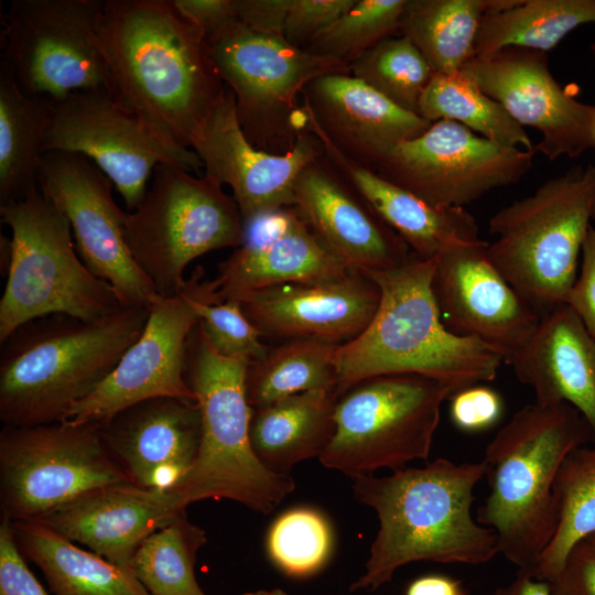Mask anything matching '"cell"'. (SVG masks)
<instances>
[{"mask_svg":"<svg viewBox=\"0 0 595 595\" xmlns=\"http://www.w3.org/2000/svg\"><path fill=\"white\" fill-rule=\"evenodd\" d=\"M96 42L119 106L192 149L227 89L201 31L171 0H105Z\"/></svg>","mask_w":595,"mask_h":595,"instance_id":"6da1fadb","label":"cell"},{"mask_svg":"<svg viewBox=\"0 0 595 595\" xmlns=\"http://www.w3.org/2000/svg\"><path fill=\"white\" fill-rule=\"evenodd\" d=\"M483 462L436 458L387 476L353 479L356 498L377 515L379 528L364 573L350 591H375L409 563L480 565L499 553L496 533L472 513Z\"/></svg>","mask_w":595,"mask_h":595,"instance_id":"7a4b0ae2","label":"cell"},{"mask_svg":"<svg viewBox=\"0 0 595 595\" xmlns=\"http://www.w3.org/2000/svg\"><path fill=\"white\" fill-rule=\"evenodd\" d=\"M149 310L120 307L95 321L52 314L18 327L0 343L2 424L64 422L138 339Z\"/></svg>","mask_w":595,"mask_h":595,"instance_id":"3957f363","label":"cell"},{"mask_svg":"<svg viewBox=\"0 0 595 595\" xmlns=\"http://www.w3.org/2000/svg\"><path fill=\"white\" fill-rule=\"evenodd\" d=\"M435 262L411 252L396 267L366 272L378 284L380 301L367 328L336 350L337 394L381 375H420L455 392L496 378L502 357L443 324L431 286Z\"/></svg>","mask_w":595,"mask_h":595,"instance_id":"277c9868","label":"cell"},{"mask_svg":"<svg viewBox=\"0 0 595 595\" xmlns=\"http://www.w3.org/2000/svg\"><path fill=\"white\" fill-rule=\"evenodd\" d=\"M588 442L591 430L573 407L534 401L487 444L482 462L489 494L476 520L496 533L499 553L518 571H531L551 543L556 476L565 457Z\"/></svg>","mask_w":595,"mask_h":595,"instance_id":"5b68a950","label":"cell"},{"mask_svg":"<svg viewBox=\"0 0 595 595\" xmlns=\"http://www.w3.org/2000/svg\"><path fill=\"white\" fill-rule=\"evenodd\" d=\"M249 364L219 355L199 322L188 336L184 376L196 397L202 436L193 467L172 488L185 508L204 499H229L267 515L295 489L290 475L269 470L252 451Z\"/></svg>","mask_w":595,"mask_h":595,"instance_id":"8992f818","label":"cell"},{"mask_svg":"<svg viewBox=\"0 0 595 595\" xmlns=\"http://www.w3.org/2000/svg\"><path fill=\"white\" fill-rule=\"evenodd\" d=\"M595 205V165L575 166L489 220L488 255L542 317L565 304Z\"/></svg>","mask_w":595,"mask_h":595,"instance_id":"52a82bcc","label":"cell"},{"mask_svg":"<svg viewBox=\"0 0 595 595\" xmlns=\"http://www.w3.org/2000/svg\"><path fill=\"white\" fill-rule=\"evenodd\" d=\"M0 217L11 230L0 300V343L39 317L67 314L95 321L122 307L112 288L86 268L69 220L40 188L0 205Z\"/></svg>","mask_w":595,"mask_h":595,"instance_id":"ba28073f","label":"cell"},{"mask_svg":"<svg viewBox=\"0 0 595 595\" xmlns=\"http://www.w3.org/2000/svg\"><path fill=\"white\" fill-rule=\"evenodd\" d=\"M209 56L232 91L239 123L258 149L284 154L309 132L303 106L305 87L349 66L312 54L284 37L257 33L234 20L206 40Z\"/></svg>","mask_w":595,"mask_h":595,"instance_id":"9c48e42d","label":"cell"},{"mask_svg":"<svg viewBox=\"0 0 595 595\" xmlns=\"http://www.w3.org/2000/svg\"><path fill=\"white\" fill-rule=\"evenodd\" d=\"M454 393L447 383L410 374L375 376L348 386L337 394L335 432L321 464L354 479L426 461L442 403Z\"/></svg>","mask_w":595,"mask_h":595,"instance_id":"30bf717a","label":"cell"},{"mask_svg":"<svg viewBox=\"0 0 595 595\" xmlns=\"http://www.w3.org/2000/svg\"><path fill=\"white\" fill-rule=\"evenodd\" d=\"M244 234L240 210L223 186L172 164L156 166L143 201L125 223L133 259L162 296L180 292L193 260L236 249Z\"/></svg>","mask_w":595,"mask_h":595,"instance_id":"8fae6325","label":"cell"},{"mask_svg":"<svg viewBox=\"0 0 595 595\" xmlns=\"http://www.w3.org/2000/svg\"><path fill=\"white\" fill-rule=\"evenodd\" d=\"M123 484L133 483L104 443L99 423L1 429V518L40 520L94 490Z\"/></svg>","mask_w":595,"mask_h":595,"instance_id":"7c38bea8","label":"cell"},{"mask_svg":"<svg viewBox=\"0 0 595 595\" xmlns=\"http://www.w3.org/2000/svg\"><path fill=\"white\" fill-rule=\"evenodd\" d=\"M105 0H13L4 14L0 66L29 96L54 104L72 93L112 94L96 42Z\"/></svg>","mask_w":595,"mask_h":595,"instance_id":"4fadbf2b","label":"cell"},{"mask_svg":"<svg viewBox=\"0 0 595 595\" xmlns=\"http://www.w3.org/2000/svg\"><path fill=\"white\" fill-rule=\"evenodd\" d=\"M43 150L88 158L113 183L129 212L143 201L160 164L203 176V163L192 149L166 142L104 90L75 91L55 102Z\"/></svg>","mask_w":595,"mask_h":595,"instance_id":"5bb4252c","label":"cell"},{"mask_svg":"<svg viewBox=\"0 0 595 595\" xmlns=\"http://www.w3.org/2000/svg\"><path fill=\"white\" fill-rule=\"evenodd\" d=\"M536 152L499 147L461 123L439 120L387 150L374 169L435 207H463L517 183Z\"/></svg>","mask_w":595,"mask_h":595,"instance_id":"9a60e30c","label":"cell"},{"mask_svg":"<svg viewBox=\"0 0 595 595\" xmlns=\"http://www.w3.org/2000/svg\"><path fill=\"white\" fill-rule=\"evenodd\" d=\"M112 185L84 155L43 154L39 188L69 220L86 268L112 288L122 307L150 309L159 294L129 250L125 237L128 213L115 202Z\"/></svg>","mask_w":595,"mask_h":595,"instance_id":"2e32d148","label":"cell"},{"mask_svg":"<svg viewBox=\"0 0 595 595\" xmlns=\"http://www.w3.org/2000/svg\"><path fill=\"white\" fill-rule=\"evenodd\" d=\"M210 283L197 266L177 294L158 295L141 335L113 371L71 409L65 421L104 423L134 403L159 397L196 401L184 376L185 353L188 336L199 322L193 302Z\"/></svg>","mask_w":595,"mask_h":595,"instance_id":"e0dca14e","label":"cell"},{"mask_svg":"<svg viewBox=\"0 0 595 595\" xmlns=\"http://www.w3.org/2000/svg\"><path fill=\"white\" fill-rule=\"evenodd\" d=\"M487 246L482 239L447 246L436 257L431 286L450 332L479 340L509 364L541 316L499 272Z\"/></svg>","mask_w":595,"mask_h":595,"instance_id":"ac0fdd59","label":"cell"},{"mask_svg":"<svg viewBox=\"0 0 595 595\" xmlns=\"http://www.w3.org/2000/svg\"><path fill=\"white\" fill-rule=\"evenodd\" d=\"M461 69L519 125L541 133L536 153L552 161L594 148L595 106L565 93L549 69L545 52L509 46L474 56Z\"/></svg>","mask_w":595,"mask_h":595,"instance_id":"d6986e66","label":"cell"},{"mask_svg":"<svg viewBox=\"0 0 595 595\" xmlns=\"http://www.w3.org/2000/svg\"><path fill=\"white\" fill-rule=\"evenodd\" d=\"M192 150L203 163V176L230 187L244 223L295 206L294 184L299 174L324 154L321 141L310 131L284 154L256 148L241 129L235 96L228 87Z\"/></svg>","mask_w":595,"mask_h":595,"instance_id":"ffe728a7","label":"cell"},{"mask_svg":"<svg viewBox=\"0 0 595 595\" xmlns=\"http://www.w3.org/2000/svg\"><path fill=\"white\" fill-rule=\"evenodd\" d=\"M263 339H316L342 346L369 325L380 301L378 284L349 270L324 281L272 285L237 299Z\"/></svg>","mask_w":595,"mask_h":595,"instance_id":"44dd1931","label":"cell"},{"mask_svg":"<svg viewBox=\"0 0 595 595\" xmlns=\"http://www.w3.org/2000/svg\"><path fill=\"white\" fill-rule=\"evenodd\" d=\"M244 240L218 264L221 302L263 288L334 279L351 270L314 234L295 206L244 223Z\"/></svg>","mask_w":595,"mask_h":595,"instance_id":"7402d4cb","label":"cell"},{"mask_svg":"<svg viewBox=\"0 0 595 595\" xmlns=\"http://www.w3.org/2000/svg\"><path fill=\"white\" fill-rule=\"evenodd\" d=\"M99 424L111 455L132 483L145 489H172L198 454L202 422L196 401L152 398Z\"/></svg>","mask_w":595,"mask_h":595,"instance_id":"603a6c76","label":"cell"},{"mask_svg":"<svg viewBox=\"0 0 595 595\" xmlns=\"http://www.w3.org/2000/svg\"><path fill=\"white\" fill-rule=\"evenodd\" d=\"M295 207L321 241L350 269L396 267L411 255L407 244L356 193L324 154L294 184Z\"/></svg>","mask_w":595,"mask_h":595,"instance_id":"cb8c5ba5","label":"cell"},{"mask_svg":"<svg viewBox=\"0 0 595 595\" xmlns=\"http://www.w3.org/2000/svg\"><path fill=\"white\" fill-rule=\"evenodd\" d=\"M302 101L311 127L371 169L391 147L419 137L432 125L350 73L316 78L305 87Z\"/></svg>","mask_w":595,"mask_h":595,"instance_id":"d4e9b609","label":"cell"},{"mask_svg":"<svg viewBox=\"0 0 595 595\" xmlns=\"http://www.w3.org/2000/svg\"><path fill=\"white\" fill-rule=\"evenodd\" d=\"M184 510L172 489L123 484L94 490L35 521L131 569L140 545Z\"/></svg>","mask_w":595,"mask_h":595,"instance_id":"484cf974","label":"cell"},{"mask_svg":"<svg viewBox=\"0 0 595 595\" xmlns=\"http://www.w3.org/2000/svg\"><path fill=\"white\" fill-rule=\"evenodd\" d=\"M509 364L518 380L532 389L534 401L573 407L595 443V338L566 304L541 317Z\"/></svg>","mask_w":595,"mask_h":595,"instance_id":"4316f807","label":"cell"},{"mask_svg":"<svg viewBox=\"0 0 595 595\" xmlns=\"http://www.w3.org/2000/svg\"><path fill=\"white\" fill-rule=\"evenodd\" d=\"M309 131L332 166L419 258H436L455 241L480 239L475 217L464 207H435L347 156L310 125Z\"/></svg>","mask_w":595,"mask_h":595,"instance_id":"83f0119b","label":"cell"},{"mask_svg":"<svg viewBox=\"0 0 595 595\" xmlns=\"http://www.w3.org/2000/svg\"><path fill=\"white\" fill-rule=\"evenodd\" d=\"M335 389L301 392L252 410L250 444L269 470L290 475L303 461L320 458L335 432Z\"/></svg>","mask_w":595,"mask_h":595,"instance_id":"f1b7e54d","label":"cell"},{"mask_svg":"<svg viewBox=\"0 0 595 595\" xmlns=\"http://www.w3.org/2000/svg\"><path fill=\"white\" fill-rule=\"evenodd\" d=\"M12 529L54 595H150L131 569L83 550L39 521H13Z\"/></svg>","mask_w":595,"mask_h":595,"instance_id":"f546056e","label":"cell"},{"mask_svg":"<svg viewBox=\"0 0 595 595\" xmlns=\"http://www.w3.org/2000/svg\"><path fill=\"white\" fill-rule=\"evenodd\" d=\"M55 104L29 96L0 66V205L39 190L44 139Z\"/></svg>","mask_w":595,"mask_h":595,"instance_id":"4dcf8cb0","label":"cell"},{"mask_svg":"<svg viewBox=\"0 0 595 595\" xmlns=\"http://www.w3.org/2000/svg\"><path fill=\"white\" fill-rule=\"evenodd\" d=\"M519 0H407L399 32L425 57L435 74L459 71L475 56L483 17Z\"/></svg>","mask_w":595,"mask_h":595,"instance_id":"1f68e13d","label":"cell"},{"mask_svg":"<svg viewBox=\"0 0 595 595\" xmlns=\"http://www.w3.org/2000/svg\"><path fill=\"white\" fill-rule=\"evenodd\" d=\"M587 23H595V0H519L509 9L489 11L483 17L475 56L509 46L547 53Z\"/></svg>","mask_w":595,"mask_h":595,"instance_id":"d6a6232c","label":"cell"},{"mask_svg":"<svg viewBox=\"0 0 595 595\" xmlns=\"http://www.w3.org/2000/svg\"><path fill=\"white\" fill-rule=\"evenodd\" d=\"M337 348L338 345L316 339L270 345L261 358L248 366L246 392L249 405L258 410L301 392L336 390Z\"/></svg>","mask_w":595,"mask_h":595,"instance_id":"836d02e7","label":"cell"},{"mask_svg":"<svg viewBox=\"0 0 595 595\" xmlns=\"http://www.w3.org/2000/svg\"><path fill=\"white\" fill-rule=\"evenodd\" d=\"M419 116L430 122L455 121L502 148L534 151L523 127L462 69L434 74L420 99Z\"/></svg>","mask_w":595,"mask_h":595,"instance_id":"e575fe53","label":"cell"},{"mask_svg":"<svg viewBox=\"0 0 595 595\" xmlns=\"http://www.w3.org/2000/svg\"><path fill=\"white\" fill-rule=\"evenodd\" d=\"M554 494L559 510L555 534L533 569L528 571L545 582L560 572L575 544L595 532V443L582 445L565 457Z\"/></svg>","mask_w":595,"mask_h":595,"instance_id":"d590c367","label":"cell"},{"mask_svg":"<svg viewBox=\"0 0 595 595\" xmlns=\"http://www.w3.org/2000/svg\"><path fill=\"white\" fill-rule=\"evenodd\" d=\"M206 541L205 531L184 510L140 545L131 570L150 595H206L194 574L197 552Z\"/></svg>","mask_w":595,"mask_h":595,"instance_id":"8d00e7d4","label":"cell"},{"mask_svg":"<svg viewBox=\"0 0 595 595\" xmlns=\"http://www.w3.org/2000/svg\"><path fill=\"white\" fill-rule=\"evenodd\" d=\"M350 74L398 107L419 116L420 99L434 71L407 37H387L349 64Z\"/></svg>","mask_w":595,"mask_h":595,"instance_id":"74e56055","label":"cell"},{"mask_svg":"<svg viewBox=\"0 0 595 595\" xmlns=\"http://www.w3.org/2000/svg\"><path fill=\"white\" fill-rule=\"evenodd\" d=\"M405 4L407 0H356L304 50L349 66L367 50L399 31Z\"/></svg>","mask_w":595,"mask_h":595,"instance_id":"f35d334b","label":"cell"},{"mask_svg":"<svg viewBox=\"0 0 595 595\" xmlns=\"http://www.w3.org/2000/svg\"><path fill=\"white\" fill-rule=\"evenodd\" d=\"M333 548L332 529L317 510L293 508L280 515L267 536V551L285 574L307 576L321 570Z\"/></svg>","mask_w":595,"mask_h":595,"instance_id":"ab89813d","label":"cell"},{"mask_svg":"<svg viewBox=\"0 0 595 595\" xmlns=\"http://www.w3.org/2000/svg\"><path fill=\"white\" fill-rule=\"evenodd\" d=\"M193 304L208 343L219 355L253 361L268 351L270 346L244 314L240 303L220 301L216 280H212Z\"/></svg>","mask_w":595,"mask_h":595,"instance_id":"60d3db41","label":"cell"},{"mask_svg":"<svg viewBox=\"0 0 595 595\" xmlns=\"http://www.w3.org/2000/svg\"><path fill=\"white\" fill-rule=\"evenodd\" d=\"M356 0H292L283 36L290 44L305 48L324 29L347 12Z\"/></svg>","mask_w":595,"mask_h":595,"instance_id":"b9f144b4","label":"cell"},{"mask_svg":"<svg viewBox=\"0 0 595 595\" xmlns=\"http://www.w3.org/2000/svg\"><path fill=\"white\" fill-rule=\"evenodd\" d=\"M450 402L453 424L467 433L490 429L500 420L504 412L500 394L484 383L456 391L450 397Z\"/></svg>","mask_w":595,"mask_h":595,"instance_id":"7bdbcfd3","label":"cell"},{"mask_svg":"<svg viewBox=\"0 0 595 595\" xmlns=\"http://www.w3.org/2000/svg\"><path fill=\"white\" fill-rule=\"evenodd\" d=\"M0 595H48L28 567L6 518L0 523Z\"/></svg>","mask_w":595,"mask_h":595,"instance_id":"ee69618b","label":"cell"},{"mask_svg":"<svg viewBox=\"0 0 595 595\" xmlns=\"http://www.w3.org/2000/svg\"><path fill=\"white\" fill-rule=\"evenodd\" d=\"M548 583L550 595H595V549L585 540L575 544Z\"/></svg>","mask_w":595,"mask_h":595,"instance_id":"f6af8a7d","label":"cell"},{"mask_svg":"<svg viewBox=\"0 0 595 595\" xmlns=\"http://www.w3.org/2000/svg\"><path fill=\"white\" fill-rule=\"evenodd\" d=\"M581 253L580 273L569 292L565 304L595 338V228L592 226L587 231Z\"/></svg>","mask_w":595,"mask_h":595,"instance_id":"bcb514c9","label":"cell"},{"mask_svg":"<svg viewBox=\"0 0 595 595\" xmlns=\"http://www.w3.org/2000/svg\"><path fill=\"white\" fill-rule=\"evenodd\" d=\"M178 14L201 31L205 40L237 20L236 0H171Z\"/></svg>","mask_w":595,"mask_h":595,"instance_id":"7dc6e473","label":"cell"},{"mask_svg":"<svg viewBox=\"0 0 595 595\" xmlns=\"http://www.w3.org/2000/svg\"><path fill=\"white\" fill-rule=\"evenodd\" d=\"M292 0H236L237 20L248 29L270 36H283Z\"/></svg>","mask_w":595,"mask_h":595,"instance_id":"c3c4849f","label":"cell"},{"mask_svg":"<svg viewBox=\"0 0 595 595\" xmlns=\"http://www.w3.org/2000/svg\"><path fill=\"white\" fill-rule=\"evenodd\" d=\"M405 595H467L462 582L443 574H429L413 580Z\"/></svg>","mask_w":595,"mask_h":595,"instance_id":"681fc988","label":"cell"},{"mask_svg":"<svg viewBox=\"0 0 595 595\" xmlns=\"http://www.w3.org/2000/svg\"><path fill=\"white\" fill-rule=\"evenodd\" d=\"M493 595H550V586L528 571H518L509 584L497 588Z\"/></svg>","mask_w":595,"mask_h":595,"instance_id":"f907efd6","label":"cell"},{"mask_svg":"<svg viewBox=\"0 0 595 595\" xmlns=\"http://www.w3.org/2000/svg\"><path fill=\"white\" fill-rule=\"evenodd\" d=\"M242 595H288V594L283 589L275 587V588H270V589L261 588V589H257L252 592H247V593H244Z\"/></svg>","mask_w":595,"mask_h":595,"instance_id":"816d5d0a","label":"cell"},{"mask_svg":"<svg viewBox=\"0 0 595 595\" xmlns=\"http://www.w3.org/2000/svg\"><path fill=\"white\" fill-rule=\"evenodd\" d=\"M595 549V532L585 539Z\"/></svg>","mask_w":595,"mask_h":595,"instance_id":"f5cc1de1","label":"cell"},{"mask_svg":"<svg viewBox=\"0 0 595 595\" xmlns=\"http://www.w3.org/2000/svg\"><path fill=\"white\" fill-rule=\"evenodd\" d=\"M591 48L595 53V43L592 44Z\"/></svg>","mask_w":595,"mask_h":595,"instance_id":"db71d44e","label":"cell"},{"mask_svg":"<svg viewBox=\"0 0 595 595\" xmlns=\"http://www.w3.org/2000/svg\"><path fill=\"white\" fill-rule=\"evenodd\" d=\"M594 148H595V129H594Z\"/></svg>","mask_w":595,"mask_h":595,"instance_id":"11a10c76","label":"cell"},{"mask_svg":"<svg viewBox=\"0 0 595 595\" xmlns=\"http://www.w3.org/2000/svg\"><path fill=\"white\" fill-rule=\"evenodd\" d=\"M593 217L595 218V205H594V213H593Z\"/></svg>","mask_w":595,"mask_h":595,"instance_id":"9f6ffc18","label":"cell"}]
</instances>
